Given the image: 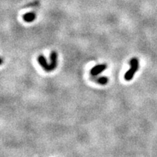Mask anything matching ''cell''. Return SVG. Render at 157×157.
Segmentation results:
<instances>
[{
	"label": "cell",
	"mask_w": 157,
	"mask_h": 157,
	"mask_svg": "<svg viewBox=\"0 0 157 157\" xmlns=\"http://www.w3.org/2000/svg\"><path fill=\"white\" fill-rule=\"evenodd\" d=\"M130 68L124 74V79L126 81H130L133 79L135 74L138 71L139 68V61L137 58H132L129 61Z\"/></svg>",
	"instance_id": "obj_1"
},
{
	"label": "cell",
	"mask_w": 157,
	"mask_h": 157,
	"mask_svg": "<svg viewBox=\"0 0 157 157\" xmlns=\"http://www.w3.org/2000/svg\"><path fill=\"white\" fill-rule=\"evenodd\" d=\"M106 68H107V64L106 63L99 64V65H94V67H92V68H91L90 75L97 76L98 74L102 73L103 71H104Z\"/></svg>",
	"instance_id": "obj_2"
},
{
	"label": "cell",
	"mask_w": 157,
	"mask_h": 157,
	"mask_svg": "<svg viewBox=\"0 0 157 157\" xmlns=\"http://www.w3.org/2000/svg\"><path fill=\"white\" fill-rule=\"evenodd\" d=\"M38 62L39 63V65L45 69V71H51V69H50V65L48 64L47 61V59L43 55H40L38 57Z\"/></svg>",
	"instance_id": "obj_3"
},
{
	"label": "cell",
	"mask_w": 157,
	"mask_h": 157,
	"mask_svg": "<svg viewBox=\"0 0 157 157\" xmlns=\"http://www.w3.org/2000/svg\"><path fill=\"white\" fill-rule=\"evenodd\" d=\"M91 79L94 82H96L100 85H106L109 82V78L106 77H97V76L91 75Z\"/></svg>",
	"instance_id": "obj_4"
},
{
	"label": "cell",
	"mask_w": 157,
	"mask_h": 157,
	"mask_svg": "<svg viewBox=\"0 0 157 157\" xmlns=\"http://www.w3.org/2000/svg\"><path fill=\"white\" fill-rule=\"evenodd\" d=\"M57 59H58V55H57L56 52L52 51L50 54V69L52 71L55 70L57 67Z\"/></svg>",
	"instance_id": "obj_5"
},
{
	"label": "cell",
	"mask_w": 157,
	"mask_h": 157,
	"mask_svg": "<svg viewBox=\"0 0 157 157\" xmlns=\"http://www.w3.org/2000/svg\"><path fill=\"white\" fill-rule=\"evenodd\" d=\"M36 13H33V12H31V13H27L26 14L23 15V21L27 22V23H31V22H33L36 19Z\"/></svg>",
	"instance_id": "obj_6"
},
{
	"label": "cell",
	"mask_w": 157,
	"mask_h": 157,
	"mask_svg": "<svg viewBox=\"0 0 157 157\" xmlns=\"http://www.w3.org/2000/svg\"><path fill=\"white\" fill-rule=\"evenodd\" d=\"M39 4V1H32V2L29 3V4H27L26 6L24 7V8H28V7H37Z\"/></svg>",
	"instance_id": "obj_7"
},
{
	"label": "cell",
	"mask_w": 157,
	"mask_h": 157,
	"mask_svg": "<svg viewBox=\"0 0 157 157\" xmlns=\"http://www.w3.org/2000/svg\"><path fill=\"white\" fill-rule=\"evenodd\" d=\"M3 63V58H1V65H2Z\"/></svg>",
	"instance_id": "obj_8"
}]
</instances>
